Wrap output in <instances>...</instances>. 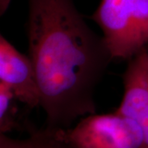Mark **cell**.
I'll return each mask as SVG.
<instances>
[{"mask_svg": "<svg viewBox=\"0 0 148 148\" xmlns=\"http://www.w3.org/2000/svg\"><path fill=\"white\" fill-rule=\"evenodd\" d=\"M28 43L46 129H66L95 114V88L113 59L73 1L29 0Z\"/></svg>", "mask_w": 148, "mask_h": 148, "instance_id": "6da1fadb", "label": "cell"}, {"mask_svg": "<svg viewBox=\"0 0 148 148\" xmlns=\"http://www.w3.org/2000/svg\"><path fill=\"white\" fill-rule=\"evenodd\" d=\"M112 59L128 60L148 45V0H101L91 16Z\"/></svg>", "mask_w": 148, "mask_h": 148, "instance_id": "7a4b0ae2", "label": "cell"}, {"mask_svg": "<svg viewBox=\"0 0 148 148\" xmlns=\"http://www.w3.org/2000/svg\"><path fill=\"white\" fill-rule=\"evenodd\" d=\"M52 132L70 148H144L141 127L117 112L89 114L73 128Z\"/></svg>", "mask_w": 148, "mask_h": 148, "instance_id": "3957f363", "label": "cell"}, {"mask_svg": "<svg viewBox=\"0 0 148 148\" xmlns=\"http://www.w3.org/2000/svg\"><path fill=\"white\" fill-rule=\"evenodd\" d=\"M0 83L28 107L40 106V91L32 59L3 36H0Z\"/></svg>", "mask_w": 148, "mask_h": 148, "instance_id": "277c9868", "label": "cell"}, {"mask_svg": "<svg viewBox=\"0 0 148 148\" xmlns=\"http://www.w3.org/2000/svg\"><path fill=\"white\" fill-rule=\"evenodd\" d=\"M124 87L118 114L131 119L141 127L144 148H148V50L143 49L128 59L123 75Z\"/></svg>", "mask_w": 148, "mask_h": 148, "instance_id": "5b68a950", "label": "cell"}, {"mask_svg": "<svg viewBox=\"0 0 148 148\" xmlns=\"http://www.w3.org/2000/svg\"><path fill=\"white\" fill-rule=\"evenodd\" d=\"M17 101L14 93L0 83V132H7L17 127Z\"/></svg>", "mask_w": 148, "mask_h": 148, "instance_id": "8992f818", "label": "cell"}, {"mask_svg": "<svg viewBox=\"0 0 148 148\" xmlns=\"http://www.w3.org/2000/svg\"><path fill=\"white\" fill-rule=\"evenodd\" d=\"M31 134L35 138L36 148H70L58 139L53 132L46 128L42 131L32 132Z\"/></svg>", "mask_w": 148, "mask_h": 148, "instance_id": "52a82bcc", "label": "cell"}, {"mask_svg": "<svg viewBox=\"0 0 148 148\" xmlns=\"http://www.w3.org/2000/svg\"><path fill=\"white\" fill-rule=\"evenodd\" d=\"M0 148H36L35 138L31 134L27 139H14L4 133H0Z\"/></svg>", "mask_w": 148, "mask_h": 148, "instance_id": "ba28073f", "label": "cell"}]
</instances>
